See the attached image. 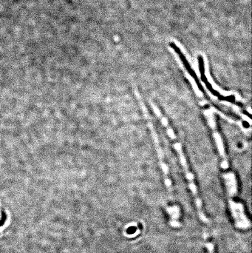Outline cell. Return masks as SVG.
I'll return each mask as SVG.
<instances>
[{
    "mask_svg": "<svg viewBox=\"0 0 252 253\" xmlns=\"http://www.w3.org/2000/svg\"><path fill=\"white\" fill-rule=\"evenodd\" d=\"M160 119H161V121H163V124H164V126L166 127V131H167V133H168L169 135L170 138L172 139V144H173L174 147H175V150H176L177 154V155L179 156V159H180V164H181L182 166H183V171H184V173H185L186 177V178H187V180H188L189 190H190L191 192V194H192V196H193V198H194V200H195L196 208L198 209H201L202 207H203L202 201H201V198H200L199 195H198V191H197V188L195 182L194 176H193V174L191 173V172L190 170H189V166H188V164H187V161H186V157L185 155H184L183 152L182 147H180V143L177 141L176 138L173 137V132H172V129H171V127H170L169 126H168V125L166 124V122L164 120L163 115H160Z\"/></svg>",
    "mask_w": 252,
    "mask_h": 253,
    "instance_id": "1",
    "label": "cell"
},
{
    "mask_svg": "<svg viewBox=\"0 0 252 253\" xmlns=\"http://www.w3.org/2000/svg\"><path fill=\"white\" fill-rule=\"evenodd\" d=\"M204 238L206 240V248L207 249V253H215L214 244L210 239L208 233H206V235H204Z\"/></svg>",
    "mask_w": 252,
    "mask_h": 253,
    "instance_id": "2",
    "label": "cell"
}]
</instances>
